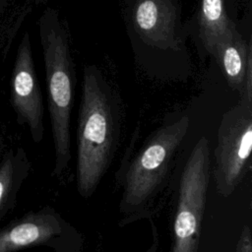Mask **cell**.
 I'll return each instance as SVG.
<instances>
[{
  "label": "cell",
  "mask_w": 252,
  "mask_h": 252,
  "mask_svg": "<svg viewBox=\"0 0 252 252\" xmlns=\"http://www.w3.org/2000/svg\"><path fill=\"white\" fill-rule=\"evenodd\" d=\"M201 26L204 46L215 58L217 49L230 41L234 33L224 17L221 0H203Z\"/></svg>",
  "instance_id": "obj_10"
},
{
  "label": "cell",
  "mask_w": 252,
  "mask_h": 252,
  "mask_svg": "<svg viewBox=\"0 0 252 252\" xmlns=\"http://www.w3.org/2000/svg\"><path fill=\"white\" fill-rule=\"evenodd\" d=\"M6 4H7V0H0V19H1L2 15H3V13H4Z\"/></svg>",
  "instance_id": "obj_13"
},
{
  "label": "cell",
  "mask_w": 252,
  "mask_h": 252,
  "mask_svg": "<svg viewBox=\"0 0 252 252\" xmlns=\"http://www.w3.org/2000/svg\"><path fill=\"white\" fill-rule=\"evenodd\" d=\"M47 105L54 149L52 177L62 176L71 160V114L77 84L67 35L50 12L39 20Z\"/></svg>",
  "instance_id": "obj_3"
},
{
  "label": "cell",
  "mask_w": 252,
  "mask_h": 252,
  "mask_svg": "<svg viewBox=\"0 0 252 252\" xmlns=\"http://www.w3.org/2000/svg\"><path fill=\"white\" fill-rule=\"evenodd\" d=\"M33 1H36V0H33Z\"/></svg>",
  "instance_id": "obj_14"
},
{
  "label": "cell",
  "mask_w": 252,
  "mask_h": 252,
  "mask_svg": "<svg viewBox=\"0 0 252 252\" xmlns=\"http://www.w3.org/2000/svg\"><path fill=\"white\" fill-rule=\"evenodd\" d=\"M215 59L228 86L238 92L241 101L252 105V48L234 31L230 41L220 45Z\"/></svg>",
  "instance_id": "obj_8"
},
{
  "label": "cell",
  "mask_w": 252,
  "mask_h": 252,
  "mask_svg": "<svg viewBox=\"0 0 252 252\" xmlns=\"http://www.w3.org/2000/svg\"><path fill=\"white\" fill-rule=\"evenodd\" d=\"M237 252H251L252 251V240H251V230L248 225L243 226L236 245Z\"/></svg>",
  "instance_id": "obj_11"
},
{
  "label": "cell",
  "mask_w": 252,
  "mask_h": 252,
  "mask_svg": "<svg viewBox=\"0 0 252 252\" xmlns=\"http://www.w3.org/2000/svg\"><path fill=\"white\" fill-rule=\"evenodd\" d=\"M10 102L18 124L28 127L32 140L39 144L44 136V106L32 57L30 33L18 45L10 79Z\"/></svg>",
  "instance_id": "obj_7"
},
{
  "label": "cell",
  "mask_w": 252,
  "mask_h": 252,
  "mask_svg": "<svg viewBox=\"0 0 252 252\" xmlns=\"http://www.w3.org/2000/svg\"><path fill=\"white\" fill-rule=\"evenodd\" d=\"M252 105L239 101L221 117L214 152L217 192L229 197L251 169Z\"/></svg>",
  "instance_id": "obj_5"
},
{
  "label": "cell",
  "mask_w": 252,
  "mask_h": 252,
  "mask_svg": "<svg viewBox=\"0 0 252 252\" xmlns=\"http://www.w3.org/2000/svg\"><path fill=\"white\" fill-rule=\"evenodd\" d=\"M123 120L117 89L97 66H84L76 130V184L82 198L93 196L109 169L120 143Z\"/></svg>",
  "instance_id": "obj_1"
},
{
  "label": "cell",
  "mask_w": 252,
  "mask_h": 252,
  "mask_svg": "<svg viewBox=\"0 0 252 252\" xmlns=\"http://www.w3.org/2000/svg\"><path fill=\"white\" fill-rule=\"evenodd\" d=\"M190 127L182 116L155 130L140 151L120 169L117 181L122 188L119 213L121 225L146 217L150 206L165 187L171 162Z\"/></svg>",
  "instance_id": "obj_2"
},
{
  "label": "cell",
  "mask_w": 252,
  "mask_h": 252,
  "mask_svg": "<svg viewBox=\"0 0 252 252\" xmlns=\"http://www.w3.org/2000/svg\"><path fill=\"white\" fill-rule=\"evenodd\" d=\"M83 234L51 206L31 211L0 228V252L44 246L55 252H80Z\"/></svg>",
  "instance_id": "obj_6"
},
{
  "label": "cell",
  "mask_w": 252,
  "mask_h": 252,
  "mask_svg": "<svg viewBox=\"0 0 252 252\" xmlns=\"http://www.w3.org/2000/svg\"><path fill=\"white\" fill-rule=\"evenodd\" d=\"M4 151H5V137L3 132L0 130V157Z\"/></svg>",
  "instance_id": "obj_12"
},
{
  "label": "cell",
  "mask_w": 252,
  "mask_h": 252,
  "mask_svg": "<svg viewBox=\"0 0 252 252\" xmlns=\"http://www.w3.org/2000/svg\"><path fill=\"white\" fill-rule=\"evenodd\" d=\"M209 140L203 136L193 147L182 170L173 219L171 252H197L210 182Z\"/></svg>",
  "instance_id": "obj_4"
},
{
  "label": "cell",
  "mask_w": 252,
  "mask_h": 252,
  "mask_svg": "<svg viewBox=\"0 0 252 252\" xmlns=\"http://www.w3.org/2000/svg\"><path fill=\"white\" fill-rule=\"evenodd\" d=\"M32 162L22 147L5 150L0 157V220L16 206L18 194L30 175Z\"/></svg>",
  "instance_id": "obj_9"
}]
</instances>
